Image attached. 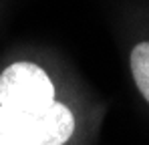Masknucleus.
<instances>
[{
  "label": "nucleus",
  "instance_id": "4",
  "mask_svg": "<svg viewBox=\"0 0 149 145\" xmlns=\"http://www.w3.org/2000/svg\"><path fill=\"white\" fill-rule=\"evenodd\" d=\"M129 63H131L133 81L137 89L141 91V95L145 97V101L149 103V43H139L133 48Z\"/></svg>",
  "mask_w": 149,
  "mask_h": 145
},
{
  "label": "nucleus",
  "instance_id": "1",
  "mask_svg": "<svg viewBox=\"0 0 149 145\" xmlns=\"http://www.w3.org/2000/svg\"><path fill=\"white\" fill-rule=\"evenodd\" d=\"M54 101V85L42 67L12 63L0 75V107L32 117Z\"/></svg>",
  "mask_w": 149,
  "mask_h": 145
},
{
  "label": "nucleus",
  "instance_id": "3",
  "mask_svg": "<svg viewBox=\"0 0 149 145\" xmlns=\"http://www.w3.org/2000/svg\"><path fill=\"white\" fill-rule=\"evenodd\" d=\"M0 145H38L30 117L0 107Z\"/></svg>",
  "mask_w": 149,
  "mask_h": 145
},
{
  "label": "nucleus",
  "instance_id": "2",
  "mask_svg": "<svg viewBox=\"0 0 149 145\" xmlns=\"http://www.w3.org/2000/svg\"><path fill=\"white\" fill-rule=\"evenodd\" d=\"M38 145H65L74 133L73 111L56 99L40 113L30 117Z\"/></svg>",
  "mask_w": 149,
  "mask_h": 145
}]
</instances>
